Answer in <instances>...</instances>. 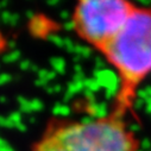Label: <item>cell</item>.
Returning a JSON list of instances; mask_svg holds the SVG:
<instances>
[{
    "mask_svg": "<svg viewBox=\"0 0 151 151\" xmlns=\"http://www.w3.org/2000/svg\"><path fill=\"white\" fill-rule=\"evenodd\" d=\"M101 54L116 70L119 82L111 111L127 117L140 85L151 75V5H137Z\"/></svg>",
    "mask_w": 151,
    "mask_h": 151,
    "instance_id": "1",
    "label": "cell"
},
{
    "mask_svg": "<svg viewBox=\"0 0 151 151\" xmlns=\"http://www.w3.org/2000/svg\"><path fill=\"white\" fill-rule=\"evenodd\" d=\"M126 118L109 111L96 118L51 120L31 151H140Z\"/></svg>",
    "mask_w": 151,
    "mask_h": 151,
    "instance_id": "2",
    "label": "cell"
},
{
    "mask_svg": "<svg viewBox=\"0 0 151 151\" xmlns=\"http://www.w3.org/2000/svg\"><path fill=\"white\" fill-rule=\"evenodd\" d=\"M136 7V4L125 0H81L73 10V30L80 40L101 52Z\"/></svg>",
    "mask_w": 151,
    "mask_h": 151,
    "instance_id": "3",
    "label": "cell"
}]
</instances>
